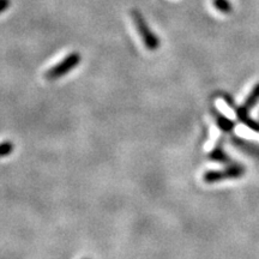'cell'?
Instances as JSON below:
<instances>
[{
  "mask_svg": "<svg viewBox=\"0 0 259 259\" xmlns=\"http://www.w3.org/2000/svg\"><path fill=\"white\" fill-rule=\"evenodd\" d=\"M131 16L132 18H134L136 28H137L139 35H141L142 40H143L144 45L147 46L148 50L156 51L158 46H160V40H158L156 35L150 30V28H149V25L147 24V22H145L143 16L139 14L137 10H132Z\"/></svg>",
  "mask_w": 259,
  "mask_h": 259,
  "instance_id": "obj_1",
  "label": "cell"
},
{
  "mask_svg": "<svg viewBox=\"0 0 259 259\" xmlns=\"http://www.w3.org/2000/svg\"><path fill=\"white\" fill-rule=\"evenodd\" d=\"M80 63V54L79 53H71L69 56H66L59 64L54 65L52 69H50L45 73V77L48 80H56L59 79L64 74L69 73L70 71H72L77 65Z\"/></svg>",
  "mask_w": 259,
  "mask_h": 259,
  "instance_id": "obj_2",
  "label": "cell"
},
{
  "mask_svg": "<svg viewBox=\"0 0 259 259\" xmlns=\"http://www.w3.org/2000/svg\"><path fill=\"white\" fill-rule=\"evenodd\" d=\"M242 171H244V169L239 166L229 167V168H227V169H223V170L206 171V173L203 176V180L208 184H212V183H216V181H220V180L234 179V178L241 177Z\"/></svg>",
  "mask_w": 259,
  "mask_h": 259,
  "instance_id": "obj_3",
  "label": "cell"
},
{
  "mask_svg": "<svg viewBox=\"0 0 259 259\" xmlns=\"http://www.w3.org/2000/svg\"><path fill=\"white\" fill-rule=\"evenodd\" d=\"M258 100H259V83L254 87L253 89H252L251 94L248 95L247 99H246V101L244 102V106L239 109V116L245 118V116L247 115L248 109H251L252 107H253L254 103L258 101Z\"/></svg>",
  "mask_w": 259,
  "mask_h": 259,
  "instance_id": "obj_4",
  "label": "cell"
},
{
  "mask_svg": "<svg viewBox=\"0 0 259 259\" xmlns=\"http://www.w3.org/2000/svg\"><path fill=\"white\" fill-rule=\"evenodd\" d=\"M212 4L215 9L222 14H231L233 11V5L229 3V0H212Z\"/></svg>",
  "mask_w": 259,
  "mask_h": 259,
  "instance_id": "obj_5",
  "label": "cell"
},
{
  "mask_svg": "<svg viewBox=\"0 0 259 259\" xmlns=\"http://www.w3.org/2000/svg\"><path fill=\"white\" fill-rule=\"evenodd\" d=\"M14 150V144L11 142H4V143H0V157L8 156L12 153Z\"/></svg>",
  "mask_w": 259,
  "mask_h": 259,
  "instance_id": "obj_6",
  "label": "cell"
},
{
  "mask_svg": "<svg viewBox=\"0 0 259 259\" xmlns=\"http://www.w3.org/2000/svg\"><path fill=\"white\" fill-rule=\"evenodd\" d=\"M218 121H219V125H220V127H222V128H225V130H231L232 128V122H229L228 120H226L225 118H219L218 119Z\"/></svg>",
  "mask_w": 259,
  "mask_h": 259,
  "instance_id": "obj_7",
  "label": "cell"
},
{
  "mask_svg": "<svg viewBox=\"0 0 259 259\" xmlns=\"http://www.w3.org/2000/svg\"><path fill=\"white\" fill-rule=\"evenodd\" d=\"M10 4H11L10 0H0V14H3L9 8Z\"/></svg>",
  "mask_w": 259,
  "mask_h": 259,
  "instance_id": "obj_8",
  "label": "cell"
}]
</instances>
